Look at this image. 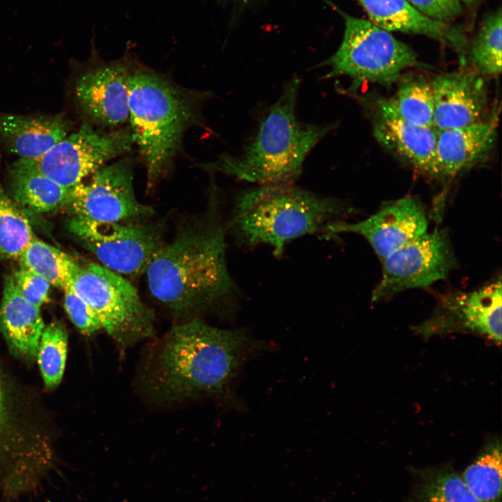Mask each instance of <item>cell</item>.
I'll return each mask as SVG.
<instances>
[{
  "mask_svg": "<svg viewBox=\"0 0 502 502\" xmlns=\"http://www.w3.org/2000/svg\"><path fill=\"white\" fill-rule=\"evenodd\" d=\"M393 96L387 98L393 109L406 121L433 128L434 98L431 79L419 74L402 76Z\"/></svg>",
  "mask_w": 502,
  "mask_h": 502,
  "instance_id": "cell-23",
  "label": "cell"
},
{
  "mask_svg": "<svg viewBox=\"0 0 502 502\" xmlns=\"http://www.w3.org/2000/svg\"><path fill=\"white\" fill-rule=\"evenodd\" d=\"M128 61H112L85 71L75 83V95L83 113L96 124L118 128L128 121Z\"/></svg>",
  "mask_w": 502,
  "mask_h": 502,
  "instance_id": "cell-15",
  "label": "cell"
},
{
  "mask_svg": "<svg viewBox=\"0 0 502 502\" xmlns=\"http://www.w3.org/2000/svg\"><path fill=\"white\" fill-rule=\"evenodd\" d=\"M370 21L389 32L422 35L437 40L464 59L469 43L462 29L426 16L406 0H356ZM463 63V62H462Z\"/></svg>",
  "mask_w": 502,
  "mask_h": 502,
  "instance_id": "cell-18",
  "label": "cell"
},
{
  "mask_svg": "<svg viewBox=\"0 0 502 502\" xmlns=\"http://www.w3.org/2000/svg\"><path fill=\"white\" fill-rule=\"evenodd\" d=\"M2 410H3V395H2V390H1V384H0V420L1 418Z\"/></svg>",
  "mask_w": 502,
  "mask_h": 502,
  "instance_id": "cell-32",
  "label": "cell"
},
{
  "mask_svg": "<svg viewBox=\"0 0 502 502\" xmlns=\"http://www.w3.org/2000/svg\"><path fill=\"white\" fill-rule=\"evenodd\" d=\"M63 290L65 310L77 328L85 335L102 330V324L94 310L70 287H67Z\"/></svg>",
  "mask_w": 502,
  "mask_h": 502,
  "instance_id": "cell-29",
  "label": "cell"
},
{
  "mask_svg": "<svg viewBox=\"0 0 502 502\" xmlns=\"http://www.w3.org/2000/svg\"><path fill=\"white\" fill-rule=\"evenodd\" d=\"M204 211L183 220L145 273L152 296L178 323L207 313L233 315L241 292L227 262L225 223L212 189Z\"/></svg>",
  "mask_w": 502,
  "mask_h": 502,
  "instance_id": "cell-1",
  "label": "cell"
},
{
  "mask_svg": "<svg viewBox=\"0 0 502 502\" xmlns=\"http://www.w3.org/2000/svg\"><path fill=\"white\" fill-rule=\"evenodd\" d=\"M34 238L27 217L0 181V257L19 259Z\"/></svg>",
  "mask_w": 502,
  "mask_h": 502,
  "instance_id": "cell-26",
  "label": "cell"
},
{
  "mask_svg": "<svg viewBox=\"0 0 502 502\" xmlns=\"http://www.w3.org/2000/svg\"><path fill=\"white\" fill-rule=\"evenodd\" d=\"M501 280L478 289L454 291L439 297L430 319L419 330L425 333L467 330L501 342Z\"/></svg>",
  "mask_w": 502,
  "mask_h": 502,
  "instance_id": "cell-13",
  "label": "cell"
},
{
  "mask_svg": "<svg viewBox=\"0 0 502 502\" xmlns=\"http://www.w3.org/2000/svg\"><path fill=\"white\" fill-rule=\"evenodd\" d=\"M406 1L426 16L447 23H450L462 11L458 0Z\"/></svg>",
  "mask_w": 502,
  "mask_h": 502,
  "instance_id": "cell-31",
  "label": "cell"
},
{
  "mask_svg": "<svg viewBox=\"0 0 502 502\" xmlns=\"http://www.w3.org/2000/svg\"><path fill=\"white\" fill-rule=\"evenodd\" d=\"M462 478L478 502H501V446L488 447L465 469Z\"/></svg>",
  "mask_w": 502,
  "mask_h": 502,
  "instance_id": "cell-27",
  "label": "cell"
},
{
  "mask_svg": "<svg viewBox=\"0 0 502 502\" xmlns=\"http://www.w3.org/2000/svg\"><path fill=\"white\" fill-rule=\"evenodd\" d=\"M497 115L464 127L436 130L434 162L431 178L450 180L485 161L497 136Z\"/></svg>",
  "mask_w": 502,
  "mask_h": 502,
  "instance_id": "cell-17",
  "label": "cell"
},
{
  "mask_svg": "<svg viewBox=\"0 0 502 502\" xmlns=\"http://www.w3.org/2000/svg\"><path fill=\"white\" fill-rule=\"evenodd\" d=\"M21 266L38 275L51 285L64 289L78 262L62 250L36 237L19 258Z\"/></svg>",
  "mask_w": 502,
  "mask_h": 502,
  "instance_id": "cell-24",
  "label": "cell"
},
{
  "mask_svg": "<svg viewBox=\"0 0 502 502\" xmlns=\"http://www.w3.org/2000/svg\"><path fill=\"white\" fill-rule=\"evenodd\" d=\"M427 218L416 196L385 202L368 218L356 223L339 222L328 226L325 236L353 233L362 236L382 261L394 252L427 232Z\"/></svg>",
  "mask_w": 502,
  "mask_h": 502,
  "instance_id": "cell-14",
  "label": "cell"
},
{
  "mask_svg": "<svg viewBox=\"0 0 502 502\" xmlns=\"http://www.w3.org/2000/svg\"><path fill=\"white\" fill-rule=\"evenodd\" d=\"M8 173L10 195L22 209L44 213L67 206L71 188L44 175L31 159L20 158Z\"/></svg>",
  "mask_w": 502,
  "mask_h": 502,
  "instance_id": "cell-21",
  "label": "cell"
},
{
  "mask_svg": "<svg viewBox=\"0 0 502 502\" xmlns=\"http://www.w3.org/2000/svg\"><path fill=\"white\" fill-rule=\"evenodd\" d=\"M300 85L296 76L285 84L240 155L224 153L199 167L259 185L294 184L302 173L307 155L337 127L335 123H308L298 119L296 105Z\"/></svg>",
  "mask_w": 502,
  "mask_h": 502,
  "instance_id": "cell-4",
  "label": "cell"
},
{
  "mask_svg": "<svg viewBox=\"0 0 502 502\" xmlns=\"http://www.w3.org/2000/svg\"><path fill=\"white\" fill-rule=\"evenodd\" d=\"M68 335L57 323L45 326L41 334L37 355L40 370L46 387L51 388L61 381L66 366Z\"/></svg>",
  "mask_w": 502,
  "mask_h": 502,
  "instance_id": "cell-28",
  "label": "cell"
},
{
  "mask_svg": "<svg viewBox=\"0 0 502 502\" xmlns=\"http://www.w3.org/2000/svg\"><path fill=\"white\" fill-rule=\"evenodd\" d=\"M147 70L128 79V121L151 188L172 166L184 132L200 123L201 98Z\"/></svg>",
  "mask_w": 502,
  "mask_h": 502,
  "instance_id": "cell-5",
  "label": "cell"
},
{
  "mask_svg": "<svg viewBox=\"0 0 502 502\" xmlns=\"http://www.w3.org/2000/svg\"><path fill=\"white\" fill-rule=\"evenodd\" d=\"M70 190L67 206L73 216L98 222H135L151 220L155 211L137 198L132 161L128 158L107 164Z\"/></svg>",
  "mask_w": 502,
  "mask_h": 502,
  "instance_id": "cell-10",
  "label": "cell"
},
{
  "mask_svg": "<svg viewBox=\"0 0 502 502\" xmlns=\"http://www.w3.org/2000/svg\"><path fill=\"white\" fill-rule=\"evenodd\" d=\"M501 11L487 15L470 43L463 64L484 78L496 77L501 72Z\"/></svg>",
  "mask_w": 502,
  "mask_h": 502,
  "instance_id": "cell-22",
  "label": "cell"
},
{
  "mask_svg": "<svg viewBox=\"0 0 502 502\" xmlns=\"http://www.w3.org/2000/svg\"><path fill=\"white\" fill-rule=\"evenodd\" d=\"M459 2L462 1L466 4H473L478 0H458Z\"/></svg>",
  "mask_w": 502,
  "mask_h": 502,
  "instance_id": "cell-33",
  "label": "cell"
},
{
  "mask_svg": "<svg viewBox=\"0 0 502 502\" xmlns=\"http://www.w3.org/2000/svg\"><path fill=\"white\" fill-rule=\"evenodd\" d=\"M353 96L370 118L373 135L393 156L414 171L432 177L436 130L413 124L401 117L387 98L367 95Z\"/></svg>",
  "mask_w": 502,
  "mask_h": 502,
  "instance_id": "cell-12",
  "label": "cell"
},
{
  "mask_svg": "<svg viewBox=\"0 0 502 502\" xmlns=\"http://www.w3.org/2000/svg\"><path fill=\"white\" fill-rule=\"evenodd\" d=\"M12 275L17 290L28 301L40 307L47 301L51 284L47 280L22 266Z\"/></svg>",
  "mask_w": 502,
  "mask_h": 502,
  "instance_id": "cell-30",
  "label": "cell"
},
{
  "mask_svg": "<svg viewBox=\"0 0 502 502\" xmlns=\"http://www.w3.org/2000/svg\"><path fill=\"white\" fill-rule=\"evenodd\" d=\"M264 347L245 329L216 328L201 317L180 322L153 345L141 385L157 403L209 396L241 408L234 382L243 365Z\"/></svg>",
  "mask_w": 502,
  "mask_h": 502,
  "instance_id": "cell-2",
  "label": "cell"
},
{
  "mask_svg": "<svg viewBox=\"0 0 502 502\" xmlns=\"http://www.w3.org/2000/svg\"><path fill=\"white\" fill-rule=\"evenodd\" d=\"M96 313L123 353L155 333V317L125 277L97 263L79 264L69 285Z\"/></svg>",
  "mask_w": 502,
  "mask_h": 502,
  "instance_id": "cell-7",
  "label": "cell"
},
{
  "mask_svg": "<svg viewBox=\"0 0 502 502\" xmlns=\"http://www.w3.org/2000/svg\"><path fill=\"white\" fill-rule=\"evenodd\" d=\"M133 144L130 127L100 131L86 121L42 156L31 160L44 175L70 189L128 153Z\"/></svg>",
  "mask_w": 502,
  "mask_h": 502,
  "instance_id": "cell-9",
  "label": "cell"
},
{
  "mask_svg": "<svg viewBox=\"0 0 502 502\" xmlns=\"http://www.w3.org/2000/svg\"><path fill=\"white\" fill-rule=\"evenodd\" d=\"M0 306V326L10 344L18 352L36 356L45 326L40 307L25 299L12 274L6 277Z\"/></svg>",
  "mask_w": 502,
  "mask_h": 502,
  "instance_id": "cell-20",
  "label": "cell"
},
{
  "mask_svg": "<svg viewBox=\"0 0 502 502\" xmlns=\"http://www.w3.org/2000/svg\"><path fill=\"white\" fill-rule=\"evenodd\" d=\"M410 502H478L462 476L450 468L418 471Z\"/></svg>",
  "mask_w": 502,
  "mask_h": 502,
  "instance_id": "cell-25",
  "label": "cell"
},
{
  "mask_svg": "<svg viewBox=\"0 0 502 502\" xmlns=\"http://www.w3.org/2000/svg\"><path fill=\"white\" fill-rule=\"evenodd\" d=\"M337 10L344 20L342 40L335 54L318 66L329 68L327 77L351 79V86L340 91L352 92L366 82L390 87L407 68H425L415 52L390 32L370 20Z\"/></svg>",
  "mask_w": 502,
  "mask_h": 502,
  "instance_id": "cell-6",
  "label": "cell"
},
{
  "mask_svg": "<svg viewBox=\"0 0 502 502\" xmlns=\"http://www.w3.org/2000/svg\"><path fill=\"white\" fill-rule=\"evenodd\" d=\"M69 229L100 264L122 275L144 273L165 243L167 218L135 222H98L73 217Z\"/></svg>",
  "mask_w": 502,
  "mask_h": 502,
  "instance_id": "cell-8",
  "label": "cell"
},
{
  "mask_svg": "<svg viewBox=\"0 0 502 502\" xmlns=\"http://www.w3.org/2000/svg\"><path fill=\"white\" fill-rule=\"evenodd\" d=\"M381 277L371 301L378 302L445 279L457 261L446 229H437L408 243L382 261Z\"/></svg>",
  "mask_w": 502,
  "mask_h": 502,
  "instance_id": "cell-11",
  "label": "cell"
},
{
  "mask_svg": "<svg viewBox=\"0 0 502 502\" xmlns=\"http://www.w3.org/2000/svg\"><path fill=\"white\" fill-rule=\"evenodd\" d=\"M69 123L61 114L21 115L0 112V139L22 158L37 159L65 138Z\"/></svg>",
  "mask_w": 502,
  "mask_h": 502,
  "instance_id": "cell-19",
  "label": "cell"
},
{
  "mask_svg": "<svg viewBox=\"0 0 502 502\" xmlns=\"http://www.w3.org/2000/svg\"><path fill=\"white\" fill-rule=\"evenodd\" d=\"M353 213L344 201L294 184L259 185L237 195L225 227L239 245H268L280 257L291 241L324 234Z\"/></svg>",
  "mask_w": 502,
  "mask_h": 502,
  "instance_id": "cell-3",
  "label": "cell"
},
{
  "mask_svg": "<svg viewBox=\"0 0 502 502\" xmlns=\"http://www.w3.org/2000/svg\"><path fill=\"white\" fill-rule=\"evenodd\" d=\"M433 128L464 127L487 120L489 112L485 78L469 68L439 74L431 79Z\"/></svg>",
  "mask_w": 502,
  "mask_h": 502,
  "instance_id": "cell-16",
  "label": "cell"
}]
</instances>
